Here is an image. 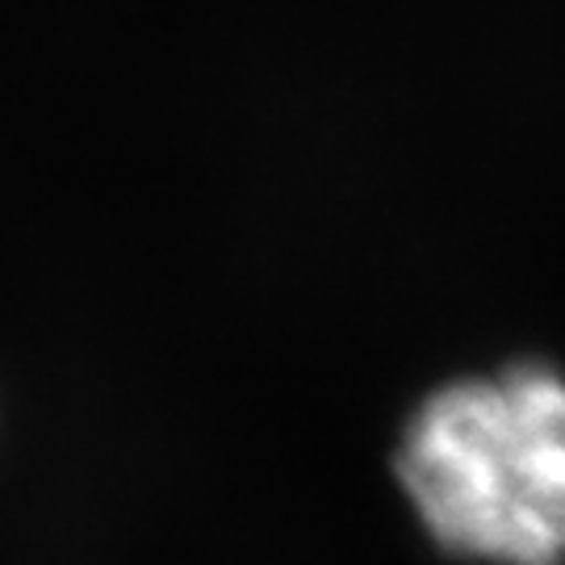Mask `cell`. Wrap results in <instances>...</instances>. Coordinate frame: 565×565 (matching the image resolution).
<instances>
[{"mask_svg":"<svg viewBox=\"0 0 565 565\" xmlns=\"http://www.w3.org/2000/svg\"><path fill=\"white\" fill-rule=\"evenodd\" d=\"M394 478L448 562L565 565V369L515 356L427 390Z\"/></svg>","mask_w":565,"mask_h":565,"instance_id":"obj_1","label":"cell"}]
</instances>
